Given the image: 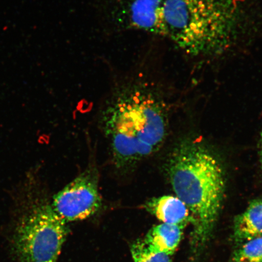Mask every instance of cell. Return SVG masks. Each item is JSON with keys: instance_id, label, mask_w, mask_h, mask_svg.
Wrapping results in <instances>:
<instances>
[{"instance_id": "cell-9", "label": "cell", "mask_w": 262, "mask_h": 262, "mask_svg": "<svg viewBox=\"0 0 262 262\" xmlns=\"http://www.w3.org/2000/svg\"><path fill=\"white\" fill-rule=\"evenodd\" d=\"M183 229L162 223L150 228L143 241L152 250L172 255L181 242Z\"/></svg>"}, {"instance_id": "cell-3", "label": "cell", "mask_w": 262, "mask_h": 262, "mask_svg": "<svg viewBox=\"0 0 262 262\" xmlns=\"http://www.w3.org/2000/svg\"><path fill=\"white\" fill-rule=\"evenodd\" d=\"M244 18L237 0H163V36L191 56H215L236 43Z\"/></svg>"}, {"instance_id": "cell-12", "label": "cell", "mask_w": 262, "mask_h": 262, "mask_svg": "<svg viewBox=\"0 0 262 262\" xmlns=\"http://www.w3.org/2000/svg\"><path fill=\"white\" fill-rule=\"evenodd\" d=\"M259 157L260 162L262 169V132L261 133L260 142H259Z\"/></svg>"}, {"instance_id": "cell-7", "label": "cell", "mask_w": 262, "mask_h": 262, "mask_svg": "<svg viewBox=\"0 0 262 262\" xmlns=\"http://www.w3.org/2000/svg\"><path fill=\"white\" fill-rule=\"evenodd\" d=\"M144 208L162 224L185 228L191 224V216L187 206L177 196L162 195L147 201Z\"/></svg>"}, {"instance_id": "cell-11", "label": "cell", "mask_w": 262, "mask_h": 262, "mask_svg": "<svg viewBox=\"0 0 262 262\" xmlns=\"http://www.w3.org/2000/svg\"><path fill=\"white\" fill-rule=\"evenodd\" d=\"M130 252L134 262H171V255L152 250L140 239L131 245Z\"/></svg>"}, {"instance_id": "cell-10", "label": "cell", "mask_w": 262, "mask_h": 262, "mask_svg": "<svg viewBox=\"0 0 262 262\" xmlns=\"http://www.w3.org/2000/svg\"><path fill=\"white\" fill-rule=\"evenodd\" d=\"M231 262H262V235L238 246Z\"/></svg>"}, {"instance_id": "cell-4", "label": "cell", "mask_w": 262, "mask_h": 262, "mask_svg": "<svg viewBox=\"0 0 262 262\" xmlns=\"http://www.w3.org/2000/svg\"><path fill=\"white\" fill-rule=\"evenodd\" d=\"M68 234V223L51 204L33 206L16 229L15 250L19 261L57 262Z\"/></svg>"}, {"instance_id": "cell-1", "label": "cell", "mask_w": 262, "mask_h": 262, "mask_svg": "<svg viewBox=\"0 0 262 262\" xmlns=\"http://www.w3.org/2000/svg\"><path fill=\"white\" fill-rule=\"evenodd\" d=\"M166 122L165 104L145 78L117 84L101 115L116 168L130 171L155 153L165 139Z\"/></svg>"}, {"instance_id": "cell-5", "label": "cell", "mask_w": 262, "mask_h": 262, "mask_svg": "<svg viewBox=\"0 0 262 262\" xmlns=\"http://www.w3.org/2000/svg\"><path fill=\"white\" fill-rule=\"evenodd\" d=\"M51 205L67 223L83 221L96 214L102 205L97 170L90 168L80 173L54 196Z\"/></svg>"}, {"instance_id": "cell-2", "label": "cell", "mask_w": 262, "mask_h": 262, "mask_svg": "<svg viewBox=\"0 0 262 262\" xmlns=\"http://www.w3.org/2000/svg\"><path fill=\"white\" fill-rule=\"evenodd\" d=\"M173 191L191 216V249L201 255L212 236L224 201L225 179L220 162L207 147L180 143L165 165Z\"/></svg>"}, {"instance_id": "cell-8", "label": "cell", "mask_w": 262, "mask_h": 262, "mask_svg": "<svg viewBox=\"0 0 262 262\" xmlns=\"http://www.w3.org/2000/svg\"><path fill=\"white\" fill-rule=\"evenodd\" d=\"M262 235V200L251 201L234 221L233 239L238 246Z\"/></svg>"}, {"instance_id": "cell-6", "label": "cell", "mask_w": 262, "mask_h": 262, "mask_svg": "<svg viewBox=\"0 0 262 262\" xmlns=\"http://www.w3.org/2000/svg\"><path fill=\"white\" fill-rule=\"evenodd\" d=\"M163 0H119L107 5V16L120 30H138L163 36Z\"/></svg>"}]
</instances>
